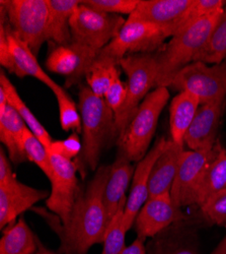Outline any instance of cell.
Masks as SVG:
<instances>
[{
  "label": "cell",
  "instance_id": "obj_23",
  "mask_svg": "<svg viewBox=\"0 0 226 254\" xmlns=\"http://www.w3.org/2000/svg\"><path fill=\"white\" fill-rule=\"evenodd\" d=\"M183 220L173 224L155 236L150 254H199L197 238L193 231L184 226Z\"/></svg>",
  "mask_w": 226,
  "mask_h": 254
},
{
  "label": "cell",
  "instance_id": "obj_36",
  "mask_svg": "<svg viewBox=\"0 0 226 254\" xmlns=\"http://www.w3.org/2000/svg\"><path fill=\"white\" fill-rule=\"evenodd\" d=\"M82 140L77 132L71 133L67 138L61 140H53L48 147V153L72 160L82 152Z\"/></svg>",
  "mask_w": 226,
  "mask_h": 254
},
{
  "label": "cell",
  "instance_id": "obj_26",
  "mask_svg": "<svg viewBox=\"0 0 226 254\" xmlns=\"http://www.w3.org/2000/svg\"><path fill=\"white\" fill-rule=\"evenodd\" d=\"M0 87L4 90L6 94L7 103L19 114V116L23 118V120L26 122L28 126V128L48 149L53 141L51 135L42 125V123L37 119V117L34 115L31 109L23 101V99L20 98L19 94L17 93V90L15 89L10 79L6 76L3 68L1 69V72H0Z\"/></svg>",
  "mask_w": 226,
  "mask_h": 254
},
{
  "label": "cell",
  "instance_id": "obj_10",
  "mask_svg": "<svg viewBox=\"0 0 226 254\" xmlns=\"http://www.w3.org/2000/svg\"><path fill=\"white\" fill-rule=\"evenodd\" d=\"M49 155L53 167V177L50 180L52 189L49 197L46 199V204L64 226L70 220L80 193L76 177L77 166L72 160L50 153Z\"/></svg>",
  "mask_w": 226,
  "mask_h": 254
},
{
  "label": "cell",
  "instance_id": "obj_22",
  "mask_svg": "<svg viewBox=\"0 0 226 254\" xmlns=\"http://www.w3.org/2000/svg\"><path fill=\"white\" fill-rule=\"evenodd\" d=\"M27 128L26 122L9 104L0 108V140L5 145L8 157L14 164L28 161L23 144Z\"/></svg>",
  "mask_w": 226,
  "mask_h": 254
},
{
  "label": "cell",
  "instance_id": "obj_13",
  "mask_svg": "<svg viewBox=\"0 0 226 254\" xmlns=\"http://www.w3.org/2000/svg\"><path fill=\"white\" fill-rule=\"evenodd\" d=\"M215 146L211 151H183L178 172L171 190L174 203L179 206L193 204V195L205 166L213 158Z\"/></svg>",
  "mask_w": 226,
  "mask_h": 254
},
{
  "label": "cell",
  "instance_id": "obj_17",
  "mask_svg": "<svg viewBox=\"0 0 226 254\" xmlns=\"http://www.w3.org/2000/svg\"><path fill=\"white\" fill-rule=\"evenodd\" d=\"M193 0H140L127 22H146L163 28L170 37Z\"/></svg>",
  "mask_w": 226,
  "mask_h": 254
},
{
  "label": "cell",
  "instance_id": "obj_7",
  "mask_svg": "<svg viewBox=\"0 0 226 254\" xmlns=\"http://www.w3.org/2000/svg\"><path fill=\"white\" fill-rule=\"evenodd\" d=\"M125 23L121 15L100 12L80 3L70 19L72 41L99 51L119 35Z\"/></svg>",
  "mask_w": 226,
  "mask_h": 254
},
{
  "label": "cell",
  "instance_id": "obj_29",
  "mask_svg": "<svg viewBox=\"0 0 226 254\" xmlns=\"http://www.w3.org/2000/svg\"><path fill=\"white\" fill-rule=\"evenodd\" d=\"M226 60V6L210 36L207 45L197 55L194 62L220 64Z\"/></svg>",
  "mask_w": 226,
  "mask_h": 254
},
{
  "label": "cell",
  "instance_id": "obj_9",
  "mask_svg": "<svg viewBox=\"0 0 226 254\" xmlns=\"http://www.w3.org/2000/svg\"><path fill=\"white\" fill-rule=\"evenodd\" d=\"M170 35L163 28L146 22H127L119 35L100 51L118 64L127 55L148 54L158 50Z\"/></svg>",
  "mask_w": 226,
  "mask_h": 254
},
{
  "label": "cell",
  "instance_id": "obj_1",
  "mask_svg": "<svg viewBox=\"0 0 226 254\" xmlns=\"http://www.w3.org/2000/svg\"><path fill=\"white\" fill-rule=\"evenodd\" d=\"M111 166L99 167L85 191H80L67 225L56 226L60 237L59 252L87 254L97 243L104 242L109 226L104 194Z\"/></svg>",
  "mask_w": 226,
  "mask_h": 254
},
{
  "label": "cell",
  "instance_id": "obj_28",
  "mask_svg": "<svg viewBox=\"0 0 226 254\" xmlns=\"http://www.w3.org/2000/svg\"><path fill=\"white\" fill-rule=\"evenodd\" d=\"M118 63L99 51L87 71L86 80L92 93L104 98L114 79L120 75Z\"/></svg>",
  "mask_w": 226,
  "mask_h": 254
},
{
  "label": "cell",
  "instance_id": "obj_35",
  "mask_svg": "<svg viewBox=\"0 0 226 254\" xmlns=\"http://www.w3.org/2000/svg\"><path fill=\"white\" fill-rule=\"evenodd\" d=\"M139 2L140 0H81V3L94 10L118 15H130Z\"/></svg>",
  "mask_w": 226,
  "mask_h": 254
},
{
  "label": "cell",
  "instance_id": "obj_41",
  "mask_svg": "<svg viewBox=\"0 0 226 254\" xmlns=\"http://www.w3.org/2000/svg\"><path fill=\"white\" fill-rule=\"evenodd\" d=\"M36 254H57V253H54L49 249L45 248V246L38 240V252Z\"/></svg>",
  "mask_w": 226,
  "mask_h": 254
},
{
  "label": "cell",
  "instance_id": "obj_14",
  "mask_svg": "<svg viewBox=\"0 0 226 254\" xmlns=\"http://www.w3.org/2000/svg\"><path fill=\"white\" fill-rule=\"evenodd\" d=\"M168 141L169 140L164 137L158 138L152 146V149L148 151L144 158L138 162L135 168L134 175L132 178L131 190L127 198L124 217H123L124 225L128 231L135 223V219L141 207L144 205L149 197L148 186L152 168L156 160L167 147Z\"/></svg>",
  "mask_w": 226,
  "mask_h": 254
},
{
  "label": "cell",
  "instance_id": "obj_15",
  "mask_svg": "<svg viewBox=\"0 0 226 254\" xmlns=\"http://www.w3.org/2000/svg\"><path fill=\"white\" fill-rule=\"evenodd\" d=\"M50 193L19 182L14 176L0 183V227L3 229L15 222V219L31 209L37 202L48 198Z\"/></svg>",
  "mask_w": 226,
  "mask_h": 254
},
{
  "label": "cell",
  "instance_id": "obj_25",
  "mask_svg": "<svg viewBox=\"0 0 226 254\" xmlns=\"http://www.w3.org/2000/svg\"><path fill=\"white\" fill-rule=\"evenodd\" d=\"M49 6L48 38L55 45L72 43L70 19L81 0H47Z\"/></svg>",
  "mask_w": 226,
  "mask_h": 254
},
{
  "label": "cell",
  "instance_id": "obj_11",
  "mask_svg": "<svg viewBox=\"0 0 226 254\" xmlns=\"http://www.w3.org/2000/svg\"><path fill=\"white\" fill-rule=\"evenodd\" d=\"M99 51L75 42L67 45L54 44L46 58L45 66L53 73L64 75L65 88H70L81 83Z\"/></svg>",
  "mask_w": 226,
  "mask_h": 254
},
{
  "label": "cell",
  "instance_id": "obj_30",
  "mask_svg": "<svg viewBox=\"0 0 226 254\" xmlns=\"http://www.w3.org/2000/svg\"><path fill=\"white\" fill-rule=\"evenodd\" d=\"M52 92L58 102L61 128L64 131L72 130L80 134L82 132L81 115L77 110L75 102L60 84L54 88Z\"/></svg>",
  "mask_w": 226,
  "mask_h": 254
},
{
  "label": "cell",
  "instance_id": "obj_39",
  "mask_svg": "<svg viewBox=\"0 0 226 254\" xmlns=\"http://www.w3.org/2000/svg\"><path fill=\"white\" fill-rule=\"evenodd\" d=\"M121 254H147L144 246V239L137 237L129 246H125Z\"/></svg>",
  "mask_w": 226,
  "mask_h": 254
},
{
  "label": "cell",
  "instance_id": "obj_4",
  "mask_svg": "<svg viewBox=\"0 0 226 254\" xmlns=\"http://www.w3.org/2000/svg\"><path fill=\"white\" fill-rule=\"evenodd\" d=\"M169 99L170 92L167 87H158L150 92L140 104L126 129L119 135V152L131 162L141 161L148 153L159 116Z\"/></svg>",
  "mask_w": 226,
  "mask_h": 254
},
{
  "label": "cell",
  "instance_id": "obj_20",
  "mask_svg": "<svg viewBox=\"0 0 226 254\" xmlns=\"http://www.w3.org/2000/svg\"><path fill=\"white\" fill-rule=\"evenodd\" d=\"M183 151V146L172 139L168 141L167 147L152 168L148 186L149 197L171 192Z\"/></svg>",
  "mask_w": 226,
  "mask_h": 254
},
{
  "label": "cell",
  "instance_id": "obj_38",
  "mask_svg": "<svg viewBox=\"0 0 226 254\" xmlns=\"http://www.w3.org/2000/svg\"><path fill=\"white\" fill-rule=\"evenodd\" d=\"M14 176L15 175L12 172L8 156L6 155L5 151L1 149L0 150V183H4Z\"/></svg>",
  "mask_w": 226,
  "mask_h": 254
},
{
  "label": "cell",
  "instance_id": "obj_31",
  "mask_svg": "<svg viewBox=\"0 0 226 254\" xmlns=\"http://www.w3.org/2000/svg\"><path fill=\"white\" fill-rule=\"evenodd\" d=\"M126 202L127 199L121 203L117 214L109 224L102 242L104 248L100 254H121L122 250L125 248V236L128 230L124 225L123 217H124Z\"/></svg>",
  "mask_w": 226,
  "mask_h": 254
},
{
  "label": "cell",
  "instance_id": "obj_27",
  "mask_svg": "<svg viewBox=\"0 0 226 254\" xmlns=\"http://www.w3.org/2000/svg\"><path fill=\"white\" fill-rule=\"evenodd\" d=\"M38 249V239L24 218L7 226L0 240V254H34Z\"/></svg>",
  "mask_w": 226,
  "mask_h": 254
},
{
  "label": "cell",
  "instance_id": "obj_19",
  "mask_svg": "<svg viewBox=\"0 0 226 254\" xmlns=\"http://www.w3.org/2000/svg\"><path fill=\"white\" fill-rule=\"evenodd\" d=\"M131 163L124 154L119 152L116 160L111 165V173L104 194L109 223L117 214L121 203L127 199L125 196L126 190L132 182L135 171Z\"/></svg>",
  "mask_w": 226,
  "mask_h": 254
},
{
  "label": "cell",
  "instance_id": "obj_8",
  "mask_svg": "<svg viewBox=\"0 0 226 254\" xmlns=\"http://www.w3.org/2000/svg\"><path fill=\"white\" fill-rule=\"evenodd\" d=\"M171 87L199 98L201 104L224 100L226 97V61L209 66L204 62H192L174 78Z\"/></svg>",
  "mask_w": 226,
  "mask_h": 254
},
{
  "label": "cell",
  "instance_id": "obj_34",
  "mask_svg": "<svg viewBox=\"0 0 226 254\" xmlns=\"http://www.w3.org/2000/svg\"><path fill=\"white\" fill-rule=\"evenodd\" d=\"M200 209L207 222L226 229V188L203 202Z\"/></svg>",
  "mask_w": 226,
  "mask_h": 254
},
{
  "label": "cell",
  "instance_id": "obj_18",
  "mask_svg": "<svg viewBox=\"0 0 226 254\" xmlns=\"http://www.w3.org/2000/svg\"><path fill=\"white\" fill-rule=\"evenodd\" d=\"M0 19L5 23L7 29V39L12 59L11 73H14L20 78L26 76L34 77L43 82L51 91L56 88L58 83L40 65L37 56L33 53L31 48L12 32L5 14L1 11H0Z\"/></svg>",
  "mask_w": 226,
  "mask_h": 254
},
{
  "label": "cell",
  "instance_id": "obj_21",
  "mask_svg": "<svg viewBox=\"0 0 226 254\" xmlns=\"http://www.w3.org/2000/svg\"><path fill=\"white\" fill-rule=\"evenodd\" d=\"M226 188V149L217 140L215 154L205 166L193 195V204L201 205Z\"/></svg>",
  "mask_w": 226,
  "mask_h": 254
},
{
  "label": "cell",
  "instance_id": "obj_2",
  "mask_svg": "<svg viewBox=\"0 0 226 254\" xmlns=\"http://www.w3.org/2000/svg\"><path fill=\"white\" fill-rule=\"evenodd\" d=\"M222 11L200 18L186 30L172 37L166 46L155 52L156 88L171 87L176 75L194 62L197 55L207 45Z\"/></svg>",
  "mask_w": 226,
  "mask_h": 254
},
{
  "label": "cell",
  "instance_id": "obj_32",
  "mask_svg": "<svg viewBox=\"0 0 226 254\" xmlns=\"http://www.w3.org/2000/svg\"><path fill=\"white\" fill-rule=\"evenodd\" d=\"M226 6L224 0H193L190 7L186 10L177 25L174 36L186 30L204 16L223 10ZM173 36V37H174Z\"/></svg>",
  "mask_w": 226,
  "mask_h": 254
},
{
  "label": "cell",
  "instance_id": "obj_12",
  "mask_svg": "<svg viewBox=\"0 0 226 254\" xmlns=\"http://www.w3.org/2000/svg\"><path fill=\"white\" fill-rule=\"evenodd\" d=\"M184 219L181 207L177 206L171 192L149 197L135 219L137 237L153 238L173 224Z\"/></svg>",
  "mask_w": 226,
  "mask_h": 254
},
{
  "label": "cell",
  "instance_id": "obj_16",
  "mask_svg": "<svg viewBox=\"0 0 226 254\" xmlns=\"http://www.w3.org/2000/svg\"><path fill=\"white\" fill-rule=\"evenodd\" d=\"M225 106V99L201 104L184 136L191 151H211L217 142V132Z\"/></svg>",
  "mask_w": 226,
  "mask_h": 254
},
{
  "label": "cell",
  "instance_id": "obj_5",
  "mask_svg": "<svg viewBox=\"0 0 226 254\" xmlns=\"http://www.w3.org/2000/svg\"><path fill=\"white\" fill-rule=\"evenodd\" d=\"M120 66L127 74L128 82L126 84V102L115 116L118 137L126 129L150 90L156 87L157 62L155 53L127 55L122 59Z\"/></svg>",
  "mask_w": 226,
  "mask_h": 254
},
{
  "label": "cell",
  "instance_id": "obj_24",
  "mask_svg": "<svg viewBox=\"0 0 226 254\" xmlns=\"http://www.w3.org/2000/svg\"><path fill=\"white\" fill-rule=\"evenodd\" d=\"M200 100L188 92H179L170 105V129L172 140L184 146V136L200 107Z\"/></svg>",
  "mask_w": 226,
  "mask_h": 254
},
{
  "label": "cell",
  "instance_id": "obj_3",
  "mask_svg": "<svg viewBox=\"0 0 226 254\" xmlns=\"http://www.w3.org/2000/svg\"><path fill=\"white\" fill-rule=\"evenodd\" d=\"M79 112L82 122V158L90 170L97 168L106 143L117 135L115 114L104 98L79 83Z\"/></svg>",
  "mask_w": 226,
  "mask_h": 254
},
{
  "label": "cell",
  "instance_id": "obj_40",
  "mask_svg": "<svg viewBox=\"0 0 226 254\" xmlns=\"http://www.w3.org/2000/svg\"><path fill=\"white\" fill-rule=\"evenodd\" d=\"M211 254H226V236L220 241Z\"/></svg>",
  "mask_w": 226,
  "mask_h": 254
},
{
  "label": "cell",
  "instance_id": "obj_6",
  "mask_svg": "<svg viewBox=\"0 0 226 254\" xmlns=\"http://www.w3.org/2000/svg\"><path fill=\"white\" fill-rule=\"evenodd\" d=\"M0 11L5 14L12 32L38 56L49 41L47 0H1Z\"/></svg>",
  "mask_w": 226,
  "mask_h": 254
},
{
  "label": "cell",
  "instance_id": "obj_37",
  "mask_svg": "<svg viewBox=\"0 0 226 254\" xmlns=\"http://www.w3.org/2000/svg\"><path fill=\"white\" fill-rule=\"evenodd\" d=\"M126 98H127V87L126 84H124V82L121 80L119 75L114 79V81L112 82V84L108 89L104 97L107 104L113 110L115 116L123 108V106H124L126 102Z\"/></svg>",
  "mask_w": 226,
  "mask_h": 254
},
{
  "label": "cell",
  "instance_id": "obj_33",
  "mask_svg": "<svg viewBox=\"0 0 226 254\" xmlns=\"http://www.w3.org/2000/svg\"><path fill=\"white\" fill-rule=\"evenodd\" d=\"M23 144L28 161L36 164L44 172L47 178L51 180L53 177V167L47 147L29 128L25 131Z\"/></svg>",
  "mask_w": 226,
  "mask_h": 254
}]
</instances>
